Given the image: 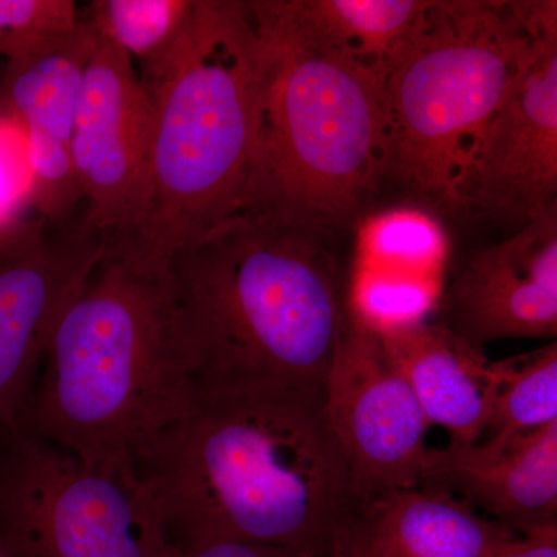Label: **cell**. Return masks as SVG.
Listing matches in <instances>:
<instances>
[{
    "label": "cell",
    "mask_w": 557,
    "mask_h": 557,
    "mask_svg": "<svg viewBox=\"0 0 557 557\" xmlns=\"http://www.w3.org/2000/svg\"><path fill=\"white\" fill-rule=\"evenodd\" d=\"M135 474L172 547L231 541L333 556L364 508L319 387L199 391Z\"/></svg>",
    "instance_id": "1"
},
{
    "label": "cell",
    "mask_w": 557,
    "mask_h": 557,
    "mask_svg": "<svg viewBox=\"0 0 557 557\" xmlns=\"http://www.w3.org/2000/svg\"><path fill=\"white\" fill-rule=\"evenodd\" d=\"M20 423L87 467L135 475L197 386L166 262L129 239L101 258L62 311Z\"/></svg>",
    "instance_id": "2"
},
{
    "label": "cell",
    "mask_w": 557,
    "mask_h": 557,
    "mask_svg": "<svg viewBox=\"0 0 557 557\" xmlns=\"http://www.w3.org/2000/svg\"><path fill=\"white\" fill-rule=\"evenodd\" d=\"M336 237L237 212L166 260L197 392L324 388L347 322Z\"/></svg>",
    "instance_id": "3"
},
{
    "label": "cell",
    "mask_w": 557,
    "mask_h": 557,
    "mask_svg": "<svg viewBox=\"0 0 557 557\" xmlns=\"http://www.w3.org/2000/svg\"><path fill=\"white\" fill-rule=\"evenodd\" d=\"M552 40L556 0H431L384 65L372 212L408 207L461 222L457 183L469 156L512 81Z\"/></svg>",
    "instance_id": "4"
},
{
    "label": "cell",
    "mask_w": 557,
    "mask_h": 557,
    "mask_svg": "<svg viewBox=\"0 0 557 557\" xmlns=\"http://www.w3.org/2000/svg\"><path fill=\"white\" fill-rule=\"evenodd\" d=\"M263 44L247 2L196 0L159 67L138 75L152 104L149 194L132 244L166 262L240 211L258 149Z\"/></svg>",
    "instance_id": "5"
},
{
    "label": "cell",
    "mask_w": 557,
    "mask_h": 557,
    "mask_svg": "<svg viewBox=\"0 0 557 557\" xmlns=\"http://www.w3.org/2000/svg\"><path fill=\"white\" fill-rule=\"evenodd\" d=\"M247 3L263 72L258 149L239 212L339 239L372 212L384 67L299 38Z\"/></svg>",
    "instance_id": "6"
},
{
    "label": "cell",
    "mask_w": 557,
    "mask_h": 557,
    "mask_svg": "<svg viewBox=\"0 0 557 557\" xmlns=\"http://www.w3.org/2000/svg\"><path fill=\"white\" fill-rule=\"evenodd\" d=\"M0 454L5 557H166L172 545L135 475L87 467L17 421Z\"/></svg>",
    "instance_id": "7"
},
{
    "label": "cell",
    "mask_w": 557,
    "mask_h": 557,
    "mask_svg": "<svg viewBox=\"0 0 557 557\" xmlns=\"http://www.w3.org/2000/svg\"><path fill=\"white\" fill-rule=\"evenodd\" d=\"M325 412L362 504L418 487L431 424L380 338L348 314L324 383Z\"/></svg>",
    "instance_id": "8"
},
{
    "label": "cell",
    "mask_w": 557,
    "mask_h": 557,
    "mask_svg": "<svg viewBox=\"0 0 557 557\" xmlns=\"http://www.w3.org/2000/svg\"><path fill=\"white\" fill-rule=\"evenodd\" d=\"M150 135L152 104L134 61L97 35L81 81L70 153L87 218L106 242L129 239L145 218Z\"/></svg>",
    "instance_id": "9"
},
{
    "label": "cell",
    "mask_w": 557,
    "mask_h": 557,
    "mask_svg": "<svg viewBox=\"0 0 557 557\" xmlns=\"http://www.w3.org/2000/svg\"><path fill=\"white\" fill-rule=\"evenodd\" d=\"M461 222L522 228L557 208V40L512 81L457 183Z\"/></svg>",
    "instance_id": "10"
},
{
    "label": "cell",
    "mask_w": 557,
    "mask_h": 557,
    "mask_svg": "<svg viewBox=\"0 0 557 557\" xmlns=\"http://www.w3.org/2000/svg\"><path fill=\"white\" fill-rule=\"evenodd\" d=\"M104 248L83 208L58 228L40 219L0 252V426L24 416L61 313Z\"/></svg>",
    "instance_id": "11"
},
{
    "label": "cell",
    "mask_w": 557,
    "mask_h": 557,
    "mask_svg": "<svg viewBox=\"0 0 557 557\" xmlns=\"http://www.w3.org/2000/svg\"><path fill=\"white\" fill-rule=\"evenodd\" d=\"M437 307L440 324L478 348L504 339L556 341L557 208L461 256Z\"/></svg>",
    "instance_id": "12"
},
{
    "label": "cell",
    "mask_w": 557,
    "mask_h": 557,
    "mask_svg": "<svg viewBox=\"0 0 557 557\" xmlns=\"http://www.w3.org/2000/svg\"><path fill=\"white\" fill-rule=\"evenodd\" d=\"M95 42L97 35L79 16L75 30L28 57L9 61L3 78L10 119L20 124L27 143L30 203L54 228L69 225L83 211L70 141L81 81Z\"/></svg>",
    "instance_id": "13"
},
{
    "label": "cell",
    "mask_w": 557,
    "mask_h": 557,
    "mask_svg": "<svg viewBox=\"0 0 557 557\" xmlns=\"http://www.w3.org/2000/svg\"><path fill=\"white\" fill-rule=\"evenodd\" d=\"M420 486L518 534L557 528V421L507 442L431 449Z\"/></svg>",
    "instance_id": "14"
},
{
    "label": "cell",
    "mask_w": 557,
    "mask_h": 557,
    "mask_svg": "<svg viewBox=\"0 0 557 557\" xmlns=\"http://www.w3.org/2000/svg\"><path fill=\"white\" fill-rule=\"evenodd\" d=\"M379 338L429 424L446 429L450 446L480 442L496 397V361L440 322H417Z\"/></svg>",
    "instance_id": "15"
},
{
    "label": "cell",
    "mask_w": 557,
    "mask_h": 557,
    "mask_svg": "<svg viewBox=\"0 0 557 557\" xmlns=\"http://www.w3.org/2000/svg\"><path fill=\"white\" fill-rule=\"evenodd\" d=\"M361 531L372 557H496L518 537L465 502L426 486L364 504Z\"/></svg>",
    "instance_id": "16"
},
{
    "label": "cell",
    "mask_w": 557,
    "mask_h": 557,
    "mask_svg": "<svg viewBox=\"0 0 557 557\" xmlns=\"http://www.w3.org/2000/svg\"><path fill=\"white\" fill-rule=\"evenodd\" d=\"M255 5L299 38L384 67L417 30L431 0H255Z\"/></svg>",
    "instance_id": "17"
},
{
    "label": "cell",
    "mask_w": 557,
    "mask_h": 557,
    "mask_svg": "<svg viewBox=\"0 0 557 557\" xmlns=\"http://www.w3.org/2000/svg\"><path fill=\"white\" fill-rule=\"evenodd\" d=\"M359 265L432 278L448 258V233L421 209H380L358 225Z\"/></svg>",
    "instance_id": "18"
},
{
    "label": "cell",
    "mask_w": 557,
    "mask_h": 557,
    "mask_svg": "<svg viewBox=\"0 0 557 557\" xmlns=\"http://www.w3.org/2000/svg\"><path fill=\"white\" fill-rule=\"evenodd\" d=\"M196 0H95L84 20L100 38L139 62L138 75L170 57Z\"/></svg>",
    "instance_id": "19"
},
{
    "label": "cell",
    "mask_w": 557,
    "mask_h": 557,
    "mask_svg": "<svg viewBox=\"0 0 557 557\" xmlns=\"http://www.w3.org/2000/svg\"><path fill=\"white\" fill-rule=\"evenodd\" d=\"M496 366V397L480 442H507L557 421L556 341Z\"/></svg>",
    "instance_id": "20"
},
{
    "label": "cell",
    "mask_w": 557,
    "mask_h": 557,
    "mask_svg": "<svg viewBox=\"0 0 557 557\" xmlns=\"http://www.w3.org/2000/svg\"><path fill=\"white\" fill-rule=\"evenodd\" d=\"M440 288L432 278L358 265L347 285L348 314L376 335L428 321Z\"/></svg>",
    "instance_id": "21"
},
{
    "label": "cell",
    "mask_w": 557,
    "mask_h": 557,
    "mask_svg": "<svg viewBox=\"0 0 557 557\" xmlns=\"http://www.w3.org/2000/svg\"><path fill=\"white\" fill-rule=\"evenodd\" d=\"M78 24L73 0H0V54L9 61L21 60Z\"/></svg>",
    "instance_id": "22"
},
{
    "label": "cell",
    "mask_w": 557,
    "mask_h": 557,
    "mask_svg": "<svg viewBox=\"0 0 557 557\" xmlns=\"http://www.w3.org/2000/svg\"><path fill=\"white\" fill-rule=\"evenodd\" d=\"M33 175L24 132L14 120L0 121V230L25 201H32Z\"/></svg>",
    "instance_id": "23"
},
{
    "label": "cell",
    "mask_w": 557,
    "mask_h": 557,
    "mask_svg": "<svg viewBox=\"0 0 557 557\" xmlns=\"http://www.w3.org/2000/svg\"><path fill=\"white\" fill-rule=\"evenodd\" d=\"M166 557H333L314 556L293 549L265 547V545L245 544V542L215 541L186 547H171Z\"/></svg>",
    "instance_id": "24"
},
{
    "label": "cell",
    "mask_w": 557,
    "mask_h": 557,
    "mask_svg": "<svg viewBox=\"0 0 557 557\" xmlns=\"http://www.w3.org/2000/svg\"><path fill=\"white\" fill-rule=\"evenodd\" d=\"M496 557H557V528L518 536Z\"/></svg>",
    "instance_id": "25"
},
{
    "label": "cell",
    "mask_w": 557,
    "mask_h": 557,
    "mask_svg": "<svg viewBox=\"0 0 557 557\" xmlns=\"http://www.w3.org/2000/svg\"><path fill=\"white\" fill-rule=\"evenodd\" d=\"M333 557H372L368 545H366L364 536H362L361 523L357 530L351 531L344 541L339 542Z\"/></svg>",
    "instance_id": "26"
},
{
    "label": "cell",
    "mask_w": 557,
    "mask_h": 557,
    "mask_svg": "<svg viewBox=\"0 0 557 557\" xmlns=\"http://www.w3.org/2000/svg\"><path fill=\"white\" fill-rule=\"evenodd\" d=\"M0 557H5V556H3V553H2V552H0Z\"/></svg>",
    "instance_id": "27"
}]
</instances>
